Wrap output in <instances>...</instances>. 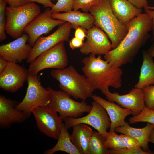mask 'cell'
Listing matches in <instances>:
<instances>
[{
  "label": "cell",
  "instance_id": "1",
  "mask_svg": "<svg viewBox=\"0 0 154 154\" xmlns=\"http://www.w3.org/2000/svg\"><path fill=\"white\" fill-rule=\"evenodd\" d=\"M128 32L119 46L104 55V58L115 67L131 63L139 50L151 36L149 33L153 26L147 13H141L126 25Z\"/></svg>",
  "mask_w": 154,
  "mask_h": 154
},
{
  "label": "cell",
  "instance_id": "2",
  "mask_svg": "<svg viewBox=\"0 0 154 154\" xmlns=\"http://www.w3.org/2000/svg\"><path fill=\"white\" fill-rule=\"evenodd\" d=\"M82 62L83 73L95 90L109 87L118 89L121 87L122 70L102 59L101 55L96 57L90 54Z\"/></svg>",
  "mask_w": 154,
  "mask_h": 154
},
{
  "label": "cell",
  "instance_id": "3",
  "mask_svg": "<svg viewBox=\"0 0 154 154\" xmlns=\"http://www.w3.org/2000/svg\"><path fill=\"white\" fill-rule=\"evenodd\" d=\"M89 12L94 17V25L102 29L108 36L112 49L117 47L127 35L128 29L115 15L111 8L110 0H99L91 7Z\"/></svg>",
  "mask_w": 154,
  "mask_h": 154
},
{
  "label": "cell",
  "instance_id": "4",
  "mask_svg": "<svg viewBox=\"0 0 154 154\" xmlns=\"http://www.w3.org/2000/svg\"><path fill=\"white\" fill-rule=\"evenodd\" d=\"M50 74L59 82L61 90L75 99L85 101L93 95L95 89L85 76L79 74L72 65L62 69L52 70Z\"/></svg>",
  "mask_w": 154,
  "mask_h": 154
},
{
  "label": "cell",
  "instance_id": "5",
  "mask_svg": "<svg viewBox=\"0 0 154 154\" xmlns=\"http://www.w3.org/2000/svg\"><path fill=\"white\" fill-rule=\"evenodd\" d=\"M40 12L39 7L33 2L19 7H7L6 33L14 39L19 37L24 34L26 26Z\"/></svg>",
  "mask_w": 154,
  "mask_h": 154
},
{
  "label": "cell",
  "instance_id": "6",
  "mask_svg": "<svg viewBox=\"0 0 154 154\" xmlns=\"http://www.w3.org/2000/svg\"><path fill=\"white\" fill-rule=\"evenodd\" d=\"M27 81L28 86L25 96L15 108L31 114L37 107H48L51 100L50 91L42 85L37 75L29 73Z\"/></svg>",
  "mask_w": 154,
  "mask_h": 154
},
{
  "label": "cell",
  "instance_id": "7",
  "mask_svg": "<svg viewBox=\"0 0 154 154\" xmlns=\"http://www.w3.org/2000/svg\"><path fill=\"white\" fill-rule=\"evenodd\" d=\"M46 88L51 93V100L48 107L52 110L58 112L63 119L69 117L76 118L85 112L89 113L92 106L88 105L85 101L81 102L75 101L71 96L62 90H56L48 87Z\"/></svg>",
  "mask_w": 154,
  "mask_h": 154
},
{
  "label": "cell",
  "instance_id": "8",
  "mask_svg": "<svg viewBox=\"0 0 154 154\" xmlns=\"http://www.w3.org/2000/svg\"><path fill=\"white\" fill-rule=\"evenodd\" d=\"M68 60L64 42H60L44 51L30 63L29 73L37 75L44 69L53 68L62 69L66 67Z\"/></svg>",
  "mask_w": 154,
  "mask_h": 154
},
{
  "label": "cell",
  "instance_id": "9",
  "mask_svg": "<svg viewBox=\"0 0 154 154\" xmlns=\"http://www.w3.org/2000/svg\"><path fill=\"white\" fill-rule=\"evenodd\" d=\"M92 106V109L87 115L76 118L68 117L62 120L68 129L75 125L84 124L92 126L105 137L107 130L111 126L110 118L105 109L99 103L94 101Z\"/></svg>",
  "mask_w": 154,
  "mask_h": 154
},
{
  "label": "cell",
  "instance_id": "10",
  "mask_svg": "<svg viewBox=\"0 0 154 154\" xmlns=\"http://www.w3.org/2000/svg\"><path fill=\"white\" fill-rule=\"evenodd\" d=\"M50 8H47L30 22L25 27L24 32L29 36L28 42L33 47L37 39L43 34L49 33L56 27L66 22L53 18Z\"/></svg>",
  "mask_w": 154,
  "mask_h": 154
},
{
  "label": "cell",
  "instance_id": "11",
  "mask_svg": "<svg viewBox=\"0 0 154 154\" xmlns=\"http://www.w3.org/2000/svg\"><path fill=\"white\" fill-rule=\"evenodd\" d=\"M72 29L71 24L66 22L50 35L46 37L41 36L32 47L26 62L30 63L44 51L60 42L68 41Z\"/></svg>",
  "mask_w": 154,
  "mask_h": 154
},
{
  "label": "cell",
  "instance_id": "12",
  "mask_svg": "<svg viewBox=\"0 0 154 154\" xmlns=\"http://www.w3.org/2000/svg\"><path fill=\"white\" fill-rule=\"evenodd\" d=\"M32 113L38 129L48 137L58 139L63 120L57 113L48 107H39L34 109Z\"/></svg>",
  "mask_w": 154,
  "mask_h": 154
},
{
  "label": "cell",
  "instance_id": "13",
  "mask_svg": "<svg viewBox=\"0 0 154 154\" xmlns=\"http://www.w3.org/2000/svg\"><path fill=\"white\" fill-rule=\"evenodd\" d=\"M108 88L106 87L100 90L108 100L115 102L121 107L131 110L133 116L139 114L145 106L144 94L141 89L134 87L128 93L120 95L118 92H111Z\"/></svg>",
  "mask_w": 154,
  "mask_h": 154
},
{
  "label": "cell",
  "instance_id": "14",
  "mask_svg": "<svg viewBox=\"0 0 154 154\" xmlns=\"http://www.w3.org/2000/svg\"><path fill=\"white\" fill-rule=\"evenodd\" d=\"M86 37V41L80 48V51L83 54L104 55L112 49L107 35L94 25L87 30Z\"/></svg>",
  "mask_w": 154,
  "mask_h": 154
},
{
  "label": "cell",
  "instance_id": "15",
  "mask_svg": "<svg viewBox=\"0 0 154 154\" xmlns=\"http://www.w3.org/2000/svg\"><path fill=\"white\" fill-rule=\"evenodd\" d=\"M29 73L23 66L17 63L9 62L0 74V88L12 93L22 87L27 81Z\"/></svg>",
  "mask_w": 154,
  "mask_h": 154
},
{
  "label": "cell",
  "instance_id": "16",
  "mask_svg": "<svg viewBox=\"0 0 154 154\" xmlns=\"http://www.w3.org/2000/svg\"><path fill=\"white\" fill-rule=\"evenodd\" d=\"M29 36L24 33L19 37L0 46V56L9 62L20 63L26 60L32 47L27 44Z\"/></svg>",
  "mask_w": 154,
  "mask_h": 154
},
{
  "label": "cell",
  "instance_id": "17",
  "mask_svg": "<svg viewBox=\"0 0 154 154\" xmlns=\"http://www.w3.org/2000/svg\"><path fill=\"white\" fill-rule=\"evenodd\" d=\"M16 101L0 96V127L8 128L13 124L22 123L29 117L31 114L17 110Z\"/></svg>",
  "mask_w": 154,
  "mask_h": 154
},
{
  "label": "cell",
  "instance_id": "18",
  "mask_svg": "<svg viewBox=\"0 0 154 154\" xmlns=\"http://www.w3.org/2000/svg\"><path fill=\"white\" fill-rule=\"evenodd\" d=\"M93 100L100 104L106 110L111 121L109 131H114L117 127L123 125L125 123V119L129 115H132V111L121 107L114 102L106 100L96 94L93 95Z\"/></svg>",
  "mask_w": 154,
  "mask_h": 154
},
{
  "label": "cell",
  "instance_id": "19",
  "mask_svg": "<svg viewBox=\"0 0 154 154\" xmlns=\"http://www.w3.org/2000/svg\"><path fill=\"white\" fill-rule=\"evenodd\" d=\"M154 128V124L147 123L146 125L142 128H137L130 126L127 122L121 126L116 128L114 131L128 135L134 138L140 144L142 149L149 154H153L149 147V137Z\"/></svg>",
  "mask_w": 154,
  "mask_h": 154
},
{
  "label": "cell",
  "instance_id": "20",
  "mask_svg": "<svg viewBox=\"0 0 154 154\" xmlns=\"http://www.w3.org/2000/svg\"><path fill=\"white\" fill-rule=\"evenodd\" d=\"M53 18L70 23L75 29L80 27L88 30L93 26L94 18L90 13L82 12L78 10H72L68 12L52 13Z\"/></svg>",
  "mask_w": 154,
  "mask_h": 154
},
{
  "label": "cell",
  "instance_id": "21",
  "mask_svg": "<svg viewBox=\"0 0 154 154\" xmlns=\"http://www.w3.org/2000/svg\"><path fill=\"white\" fill-rule=\"evenodd\" d=\"M110 3L115 16L125 26L142 11V9L137 8L127 0H110Z\"/></svg>",
  "mask_w": 154,
  "mask_h": 154
},
{
  "label": "cell",
  "instance_id": "22",
  "mask_svg": "<svg viewBox=\"0 0 154 154\" xmlns=\"http://www.w3.org/2000/svg\"><path fill=\"white\" fill-rule=\"evenodd\" d=\"M71 140L80 154H89L90 140L93 133L92 129L88 125L79 124L73 126Z\"/></svg>",
  "mask_w": 154,
  "mask_h": 154
},
{
  "label": "cell",
  "instance_id": "23",
  "mask_svg": "<svg viewBox=\"0 0 154 154\" xmlns=\"http://www.w3.org/2000/svg\"><path fill=\"white\" fill-rule=\"evenodd\" d=\"M143 62L137 82L134 87L141 89L151 85H154V61L153 58L147 50L142 52Z\"/></svg>",
  "mask_w": 154,
  "mask_h": 154
},
{
  "label": "cell",
  "instance_id": "24",
  "mask_svg": "<svg viewBox=\"0 0 154 154\" xmlns=\"http://www.w3.org/2000/svg\"><path fill=\"white\" fill-rule=\"evenodd\" d=\"M68 129L62 123L56 144L53 148L45 151L44 154H53L58 151H62L70 154H80L71 140Z\"/></svg>",
  "mask_w": 154,
  "mask_h": 154
},
{
  "label": "cell",
  "instance_id": "25",
  "mask_svg": "<svg viewBox=\"0 0 154 154\" xmlns=\"http://www.w3.org/2000/svg\"><path fill=\"white\" fill-rule=\"evenodd\" d=\"M105 141V137L98 132L94 131L90 141L89 154H109Z\"/></svg>",
  "mask_w": 154,
  "mask_h": 154
},
{
  "label": "cell",
  "instance_id": "26",
  "mask_svg": "<svg viewBox=\"0 0 154 154\" xmlns=\"http://www.w3.org/2000/svg\"><path fill=\"white\" fill-rule=\"evenodd\" d=\"M115 131L107 132L106 135L105 145L108 149L121 150L127 149L121 139L120 135Z\"/></svg>",
  "mask_w": 154,
  "mask_h": 154
},
{
  "label": "cell",
  "instance_id": "27",
  "mask_svg": "<svg viewBox=\"0 0 154 154\" xmlns=\"http://www.w3.org/2000/svg\"><path fill=\"white\" fill-rule=\"evenodd\" d=\"M140 122H146L154 124V110L149 109L145 106L139 114L133 116L129 119L130 124Z\"/></svg>",
  "mask_w": 154,
  "mask_h": 154
},
{
  "label": "cell",
  "instance_id": "28",
  "mask_svg": "<svg viewBox=\"0 0 154 154\" xmlns=\"http://www.w3.org/2000/svg\"><path fill=\"white\" fill-rule=\"evenodd\" d=\"M74 0H58L56 4L51 8L52 13L60 12H68L73 9Z\"/></svg>",
  "mask_w": 154,
  "mask_h": 154
},
{
  "label": "cell",
  "instance_id": "29",
  "mask_svg": "<svg viewBox=\"0 0 154 154\" xmlns=\"http://www.w3.org/2000/svg\"><path fill=\"white\" fill-rule=\"evenodd\" d=\"M7 3L4 0H0V41L6 38L5 31L6 17L5 10Z\"/></svg>",
  "mask_w": 154,
  "mask_h": 154
},
{
  "label": "cell",
  "instance_id": "30",
  "mask_svg": "<svg viewBox=\"0 0 154 154\" xmlns=\"http://www.w3.org/2000/svg\"><path fill=\"white\" fill-rule=\"evenodd\" d=\"M141 89L144 94L145 106L149 109L154 110V85Z\"/></svg>",
  "mask_w": 154,
  "mask_h": 154
},
{
  "label": "cell",
  "instance_id": "31",
  "mask_svg": "<svg viewBox=\"0 0 154 154\" xmlns=\"http://www.w3.org/2000/svg\"><path fill=\"white\" fill-rule=\"evenodd\" d=\"M99 0H74L73 9L74 10L82 9L86 13L89 12L90 8L97 3Z\"/></svg>",
  "mask_w": 154,
  "mask_h": 154
},
{
  "label": "cell",
  "instance_id": "32",
  "mask_svg": "<svg viewBox=\"0 0 154 154\" xmlns=\"http://www.w3.org/2000/svg\"><path fill=\"white\" fill-rule=\"evenodd\" d=\"M121 139L127 148L142 149L140 144L134 138L126 134H120Z\"/></svg>",
  "mask_w": 154,
  "mask_h": 154
},
{
  "label": "cell",
  "instance_id": "33",
  "mask_svg": "<svg viewBox=\"0 0 154 154\" xmlns=\"http://www.w3.org/2000/svg\"><path fill=\"white\" fill-rule=\"evenodd\" d=\"M110 154H149L142 149H129L127 148L121 150L109 149Z\"/></svg>",
  "mask_w": 154,
  "mask_h": 154
},
{
  "label": "cell",
  "instance_id": "34",
  "mask_svg": "<svg viewBox=\"0 0 154 154\" xmlns=\"http://www.w3.org/2000/svg\"><path fill=\"white\" fill-rule=\"evenodd\" d=\"M144 8L145 13L149 14L153 20V26L152 30V35L151 40L153 41L154 40V6L147 5Z\"/></svg>",
  "mask_w": 154,
  "mask_h": 154
},
{
  "label": "cell",
  "instance_id": "35",
  "mask_svg": "<svg viewBox=\"0 0 154 154\" xmlns=\"http://www.w3.org/2000/svg\"><path fill=\"white\" fill-rule=\"evenodd\" d=\"M9 7H17L24 5L28 3V0H4Z\"/></svg>",
  "mask_w": 154,
  "mask_h": 154
},
{
  "label": "cell",
  "instance_id": "36",
  "mask_svg": "<svg viewBox=\"0 0 154 154\" xmlns=\"http://www.w3.org/2000/svg\"><path fill=\"white\" fill-rule=\"evenodd\" d=\"M69 46L72 50L81 47L83 44V41L75 37L69 41Z\"/></svg>",
  "mask_w": 154,
  "mask_h": 154
},
{
  "label": "cell",
  "instance_id": "37",
  "mask_svg": "<svg viewBox=\"0 0 154 154\" xmlns=\"http://www.w3.org/2000/svg\"><path fill=\"white\" fill-rule=\"evenodd\" d=\"M87 30L80 27H79L75 29L74 37L83 41L86 37Z\"/></svg>",
  "mask_w": 154,
  "mask_h": 154
},
{
  "label": "cell",
  "instance_id": "38",
  "mask_svg": "<svg viewBox=\"0 0 154 154\" xmlns=\"http://www.w3.org/2000/svg\"><path fill=\"white\" fill-rule=\"evenodd\" d=\"M53 0H28V3L36 2L42 5L45 8H52L54 5Z\"/></svg>",
  "mask_w": 154,
  "mask_h": 154
},
{
  "label": "cell",
  "instance_id": "39",
  "mask_svg": "<svg viewBox=\"0 0 154 154\" xmlns=\"http://www.w3.org/2000/svg\"><path fill=\"white\" fill-rule=\"evenodd\" d=\"M135 7L142 9L148 5L147 0H127Z\"/></svg>",
  "mask_w": 154,
  "mask_h": 154
},
{
  "label": "cell",
  "instance_id": "40",
  "mask_svg": "<svg viewBox=\"0 0 154 154\" xmlns=\"http://www.w3.org/2000/svg\"><path fill=\"white\" fill-rule=\"evenodd\" d=\"M8 62L0 56V74L6 67Z\"/></svg>",
  "mask_w": 154,
  "mask_h": 154
},
{
  "label": "cell",
  "instance_id": "41",
  "mask_svg": "<svg viewBox=\"0 0 154 154\" xmlns=\"http://www.w3.org/2000/svg\"><path fill=\"white\" fill-rule=\"evenodd\" d=\"M153 41V42L147 51L150 56L154 58V40Z\"/></svg>",
  "mask_w": 154,
  "mask_h": 154
},
{
  "label": "cell",
  "instance_id": "42",
  "mask_svg": "<svg viewBox=\"0 0 154 154\" xmlns=\"http://www.w3.org/2000/svg\"><path fill=\"white\" fill-rule=\"evenodd\" d=\"M149 142L154 144V128L151 133L149 137Z\"/></svg>",
  "mask_w": 154,
  "mask_h": 154
},
{
  "label": "cell",
  "instance_id": "43",
  "mask_svg": "<svg viewBox=\"0 0 154 154\" xmlns=\"http://www.w3.org/2000/svg\"><path fill=\"white\" fill-rule=\"evenodd\" d=\"M58 0H53V1H57Z\"/></svg>",
  "mask_w": 154,
  "mask_h": 154
}]
</instances>
